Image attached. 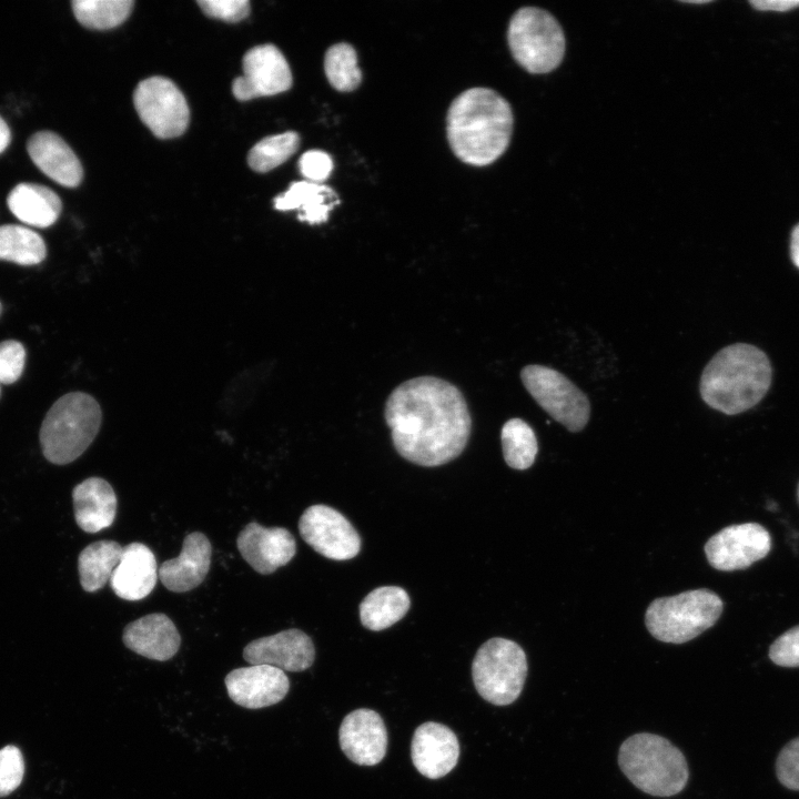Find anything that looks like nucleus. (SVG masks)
I'll return each instance as SVG.
<instances>
[{"mask_svg": "<svg viewBox=\"0 0 799 799\" xmlns=\"http://www.w3.org/2000/svg\"><path fill=\"white\" fill-rule=\"evenodd\" d=\"M384 416L397 453L419 466L455 459L471 435L472 418L462 392L435 376L415 377L395 387Z\"/></svg>", "mask_w": 799, "mask_h": 799, "instance_id": "nucleus-1", "label": "nucleus"}, {"mask_svg": "<svg viewBox=\"0 0 799 799\" xmlns=\"http://www.w3.org/2000/svg\"><path fill=\"white\" fill-rule=\"evenodd\" d=\"M509 103L488 88H472L457 95L447 112V139L463 162L485 166L508 148L513 133Z\"/></svg>", "mask_w": 799, "mask_h": 799, "instance_id": "nucleus-2", "label": "nucleus"}, {"mask_svg": "<svg viewBox=\"0 0 799 799\" xmlns=\"http://www.w3.org/2000/svg\"><path fill=\"white\" fill-rule=\"evenodd\" d=\"M770 361L757 346L736 343L721 348L704 368L699 392L711 408L727 415L748 411L768 392Z\"/></svg>", "mask_w": 799, "mask_h": 799, "instance_id": "nucleus-3", "label": "nucleus"}, {"mask_svg": "<svg viewBox=\"0 0 799 799\" xmlns=\"http://www.w3.org/2000/svg\"><path fill=\"white\" fill-rule=\"evenodd\" d=\"M618 763L634 786L655 797L679 793L689 778L684 754L654 734L640 732L627 738L619 748Z\"/></svg>", "mask_w": 799, "mask_h": 799, "instance_id": "nucleus-4", "label": "nucleus"}, {"mask_svg": "<svg viewBox=\"0 0 799 799\" xmlns=\"http://www.w3.org/2000/svg\"><path fill=\"white\" fill-rule=\"evenodd\" d=\"M102 412L98 402L82 392L68 393L48 411L40 429L44 457L57 465L75 461L100 429Z\"/></svg>", "mask_w": 799, "mask_h": 799, "instance_id": "nucleus-5", "label": "nucleus"}, {"mask_svg": "<svg viewBox=\"0 0 799 799\" xmlns=\"http://www.w3.org/2000/svg\"><path fill=\"white\" fill-rule=\"evenodd\" d=\"M720 597L706 588L657 598L648 606V631L664 643L684 644L715 625L722 611Z\"/></svg>", "mask_w": 799, "mask_h": 799, "instance_id": "nucleus-6", "label": "nucleus"}, {"mask_svg": "<svg viewBox=\"0 0 799 799\" xmlns=\"http://www.w3.org/2000/svg\"><path fill=\"white\" fill-rule=\"evenodd\" d=\"M507 41L514 59L530 73L556 69L565 54V36L560 24L546 10L520 8L512 17Z\"/></svg>", "mask_w": 799, "mask_h": 799, "instance_id": "nucleus-7", "label": "nucleus"}, {"mask_svg": "<svg viewBox=\"0 0 799 799\" xmlns=\"http://www.w3.org/2000/svg\"><path fill=\"white\" fill-rule=\"evenodd\" d=\"M527 675V659L515 641L495 637L485 641L472 663V677L479 696L496 706L514 702Z\"/></svg>", "mask_w": 799, "mask_h": 799, "instance_id": "nucleus-8", "label": "nucleus"}, {"mask_svg": "<svg viewBox=\"0 0 799 799\" xmlns=\"http://www.w3.org/2000/svg\"><path fill=\"white\" fill-rule=\"evenodd\" d=\"M523 385L536 403L569 432H580L590 417L586 394L560 372L538 364L523 367Z\"/></svg>", "mask_w": 799, "mask_h": 799, "instance_id": "nucleus-9", "label": "nucleus"}, {"mask_svg": "<svg viewBox=\"0 0 799 799\" xmlns=\"http://www.w3.org/2000/svg\"><path fill=\"white\" fill-rule=\"evenodd\" d=\"M133 102L141 121L160 139L181 135L188 128L190 110L180 89L168 78L141 81Z\"/></svg>", "mask_w": 799, "mask_h": 799, "instance_id": "nucleus-10", "label": "nucleus"}, {"mask_svg": "<svg viewBox=\"0 0 799 799\" xmlns=\"http://www.w3.org/2000/svg\"><path fill=\"white\" fill-rule=\"evenodd\" d=\"M299 530L306 544L328 559H351L361 549V537L355 528L327 505L306 508L299 520Z\"/></svg>", "mask_w": 799, "mask_h": 799, "instance_id": "nucleus-11", "label": "nucleus"}, {"mask_svg": "<svg viewBox=\"0 0 799 799\" xmlns=\"http://www.w3.org/2000/svg\"><path fill=\"white\" fill-rule=\"evenodd\" d=\"M771 548L768 530L757 523L736 524L716 533L705 545L708 563L716 569H744L763 558Z\"/></svg>", "mask_w": 799, "mask_h": 799, "instance_id": "nucleus-12", "label": "nucleus"}, {"mask_svg": "<svg viewBox=\"0 0 799 799\" xmlns=\"http://www.w3.org/2000/svg\"><path fill=\"white\" fill-rule=\"evenodd\" d=\"M292 85V73L283 53L273 44L250 49L243 57V75L232 84L240 101L279 94Z\"/></svg>", "mask_w": 799, "mask_h": 799, "instance_id": "nucleus-13", "label": "nucleus"}, {"mask_svg": "<svg viewBox=\"0 0 799 799\" xmlns=\"http://www.w3.org/2000/svg\"><path fill=\"white\" fill-rule=\"evenodd\" d=\"M224 684L229 697L247 709H261L280 702L290 689L285 672L269 665H251L230 671Z\"/></svg>", "mask_w": 799, "mask_h": 799, "instance_id": "nucleus-14", "label": "nucleus"}, {"mask_svg": "<svg viewBox=\"0 0 799 799\" xmlns=\"http://www.w3.org/2000/svg\"><path fill=\"white\" fill-rule=\"evenodd\" d=\"M243 658L250 665H269L283 671H303L315 658L312 639L302 630L291 628L249 643Z\"/></svg>", "mask_w": 799, "mask_h": 799, "instance_id": "nucleus-15", "label": "nucleus"}, {"mask_svg": "<svg viewBox=\"0 0 799 799\" xmlns=\"http://www.w3.org/2000/svg\"><path fill=\"white\" fill-rule=\"evenodd\" d=\"M387 730L374 710L360 708L346 715L340 726L338 741L346 757L360 766H375L387 750Z\"/></svg>", "mask_w": 799, "mask_h": 799, "instance_id": "nucleus-16", "label": "nucleus"}, {"mask_svg": "<svg viewBox=\"0 0 799 799\" xmlns=\"http://www.w3.org/2000/svg\"><path fill=\"white\" fill-rule=\"evenodd\" d=\"M236 546L245 562L262 575L286 565L296 552L295 539L286 528H267L254 522L239 533Z\"/></svg>", "mask_w": 799, "mask_h": 799, "instance_id": "nucleus-17", "label": "nucleus"}, {"mask_svg": "<svg viewBox=\"0 0 799 799\" xmlns=\"http://www.w3.org/2000/svg\"><path fill=\"white\" fill-rule=\"evenodd\" d=\"M411 757L421 775L428 779L442 778L451 772L458 761V739L445 725L424 722L414 731Z\"/></svg>", "mask_w": 799, "mask_h": 799, "instance_id": "nucleus-18", "label": "nucleus"}, {"mask_svg": "<svg viewBox=\"0 0 799 799\" xmlns=\"http://www.w3.org/2000/svg\"><path fill=\"white\" fill-rule=\"evenodd\" d=\"M212 558L209 538L193 532L185 536L180 555L161 564V583L171 591L184 593L198 587L206 577Z\"/></svg>", "mask_w": 799, "mask_h": 799, "instance_id": "nucleus-19", "label": "nucleus"}, {"mask_svg": "<svg viewBox=\"0 0 799 799\" xmlns=\"http://www.w3.org/2000/svg\"><path fill=\"white\" fill-rule=\"evenodd\" d=\"M159 568L152 550L141 543L123 547L119 564L113 570L110 585L114 594L125 600H140L153 590Z\"/></svg>", "mask_w": 799, "mask_h": 799, "instance_id": "nucleus-20", "label": "nucleus"}, {"mask_svg": "<svg viewBox=\"0 0 799 799\" xmlns=\"http://www.w3.org/2000/svg\"><path fill=\"white\" fill-rule=\"evenodd\" d=\"M122 640L135 654L159 661L171 659L181 644L175 625L161 613L143 616L127 625Z\"/></svg>", "mask_w": 799, "mask_h": 799, "instance_id": "nucleus-21", "label": "nucleus"}, {"mask_svg": "<svg viewBox=\"0 0 799 799\" xmlns=\"http://www.w3.org/2000/svg\"><path fill=\"white\" fill-rule=\"evenodd\" d=\"M32 162L51 180L67 188L78 186L83 178L80 160L67 142L52 131H39L27 143Z\"/></svg>", "mask_w": 799, "mask_h": 799, "instance_id": "nucleus-22", "label": "nucleus"}, {"mask_svg": "<svg viewBox=\"0 0 799 799\" xmlns=\"http://www.w3.org/2000/svg\"><path fill=\"white\" fill-rule=\"evenodd\" d=\"M74 518L87 533H98L110 527L117 514V495L112 486L101 477H89L72 490Z\"/></svg>", "mask_w": 799, "mask_h": 799, "instance_id": "nucleus-23", "label": "nucleus"}, {"mask_svg": "<svg viewBox=\"0 0 799 799\" xmlns=\"http://www.w3.org/2000/svg\"><path fill=\"white\" fill-rule=\"evenodd\" d=\"M7 204L18 220L41 229L54 224L62 210V202L54 191L29 182L17 184L10 191Z\"/></svg>", "mask_w": 799, "mask_h": 799, "instance_id": "nucleus-24", "label": "nucleus"}, {"mask_svg": "<svg viewBox=\"0 0 799 799\" xmlns=\"http://www.w3.org/2000/svg\"><path fill=\"white\" fill-rule=\"evenodd\" d=\"M337 203V195L331 188L300 181L292 183L286 192L275 198L274 208L280 211L297 209L300 221L315 224L325 222Z\"/></svg>", "mask_w": 799, "mask_h": 799, "instance_id": "nucleus-25", "label": "nucleus"}, {"mask_svg": "<svg viewBox=\"0 0 799 799\" xmlns=\"http://www.w3.org/2000/svg\"><path fill=\"white\" fill-rule=\"evenodd\" d=\"M409 606V596L402 587L375 588L360 604L361 623L370 630L386 629L401 620L408 611Z\"/></svg>", "mask_w": 799, "mask_h": 799, "instance_id": "nucleus-26", "label": "nucleus"}, {"mask_svg": "<svg viewBox=\"0 0 799 799\" xmlns=\"http://www.w3.org/2000/svg\"><path fill=\"white\" fill-rule=\"evenodd\" d=\"M122 550L123 547L114 540H99L82 549L78 566L80 583L85 591H97L110 580Z\"/></svg>", "mask_w": 799, "mask_h": 799, "instance_id": "nucleus-27", "label": "nucleus"}, {"mask_svg": "<svg viewBox=\"0 0 799 799\" xmlns=\"http://www.w3.org/2000/svg\"><path fill=\"white\" fill-rule=\"evenodd\" d=\"M45 255V243L36 231L17 224L0 226V260L34 265L41 263Z\"/></svg>", "mask_w": 799, "mask_h": 799, "instance_id": "nucleus-28", "label": "nucleus"}, {"mask_svg": "<svg viewBox=\"0 0 799 799\" xmlns=\"http://www.w3.org/2000/svg\"><path fill=\"white\" fill-rule=\"evenodd\" d=\"M503 455L506 464L514 469L530 467L538 452L533 428L520 418H510L500 432Z\"/></svg>", "mask_w": 799, "mask_h": 799, "instance_id": "nucleus-29", "label": "nucleus"}, {"mask_svg": "<svg viewBox=\"0 0 799 799\" xmlns=\"http://www.w3.org/2000/svg\"><path fill=\"white\" fill-rule=\"evenodd\" d=\"M132 0H74L72 10L77 20L89 29L107 30L127 20Z\"/></svg>", "mask_w": 799, "mask_h": 799, "instance_id": "nucleus-30", "label": "nucleus"}, {"mask_svg": "<svg viewBox=\"0 0 799 799\" xmlns=\"http://www.w3.org/2000/svg\"><path fill=\"white\" fill-rule=\"evenodd\" d=\"M324 71L330 84L337 91H353L362 81L356 51L345 42L328 48L324 58Z\"/></svg>", "mask_w": 799, "mask_h": 799, "instance_id": "nucleus-31", "label": "nucleus"}, {"mask_svg": "<svg viewBox=\"0 0 799 799\" xmlns=\"http://www.w3.org/2000/svg\"><path fill=\"white\" fill-rule=\"evenodd\" d=\"M300 145V135L294 131L266 136L249 152L247 163L256 172H267L284 163Z\"/></svg>", "mask_w": 799, "mask_h": 799, "instance_id": "nucleus-32", "label": "nucleus"}, {"mask_svg": "<svg viewBox=\"0 0 799 799\" xmlns=\"http://www.w3.org/2000/svg\"><path fill=\"white\" fill-rule=\"evenodd\" d=\"M24 775V761L16 746H6L0 750V797L16 790Z\"/></svg>", "mask_w": 799, "mask_h": 799, "instance_id": "nucleus-33", "label": "nucleus"}, {"mask_svg": "<svg viewBox=\"0 0 799 799\" xmlns=\"http://www.w3.org/2000/svg\"><path fill=\"white\" fill-rule=\"evenodd\" d=\"M26 350L13 340L0 343V384L17 382L24 368Z\"/></svg>", "mask_w": 799, "mask_h": 799, "instance_id": "nucleus-34", "label": "nucleus"}, {"mask_svg": "<svg viewBox=\"0 0 799 799\" xmlns=\"http://www.w3.org/2000/svg\"><path fill=\"white\" fill-rule=\"evenodd\" d=\"M776 772L785 787L799 790V737L789 741L779 752Z\"/></svg>", "mask_w": 799, "mask_h": 799, "instance_id": "nucleus-35", "label": "nucleus"}, {"mask_svg": "<svg viewBox=\"0 0 799 799\" xmlns=\"http://www.w3.org/2000/svg\"><path fill=\"white\" fill-rule=\"evenodd\" d=\"M770 659L782 667H799V625L778 637L769 649Z\"/></svg>", "mask_w": 799, "mask_h": 799, "instance_id": "nucleus-36", "label": "nucleus"}, {"mask_svg": "<svg viewBox=\"0 0 799 799\" xmlns=\"http://www.w3.org/2000/svg\"><path fill=\"white\" fill-rule=\"evenodd\" d=\"M202 11L212 18L237 22L250 13L247 0H199Z\"/></svg>", "mask_w": 799, "mask_h": 799, "instance_id": "nucleus-37", "label": "nucleus"}, {"mask_svg": "<svg viewBox=\"0 0 799 799\" xmlns=\"http://www.w3.org/2000/svg\"><path fill=\"white\" fill-rule=\"evenodd\" d=\"M300 171L310 182L320 183L325 181L332 170L331 156L321 150L306 151L299 161Z\"/></svg>", "mask_w": 799, "mask_h": 799, "instance_id": "nucleus-38", "label": "nucleus"}, {"mask_svg": "<svg viewBox=\"0 0 799 799\" xmlns=\"http://www.w3.org/2000/svg\"><path fill=\"white\" fill-rule=\"evenodd\" d=\"M749 3L759 11L787 12L799 7V0H751Z\"/></svg>", "mask_w": 799, "mask_h": 799, "instance_id": "nucleus-39", "label": "nucleus"}, {"mask_svg": "<svg viewBox=\"0 0 799 799\" xmlns=\"http://www.w3.org/2000/svg\"><path fill=\"white\" fill-rule=\"evenodd\" d=\"M790 257L792 263L799 269V223L792 229L790 235Z\"/></svg>", "mask_w": 799, "mask_h": 799, "instance_id": "nucleus-40", "label": "nucleus"}, {"mask_svg": "<svg viewBox=\"0 0 799 799\" xmlns=\"http://www.w3.org/2000/svg\"><path fill=\"white\" fill-rule=\"evenodd\" d=\"M10 140V129L7 122L0 117V153H2L8 148Z\"/></svg>", "mask_w": 799, "mask_h": 799, "instance_id": "nucleus-41", "label": "nucleus"}, {"mask_svg": "<svg viewBox=\"0 0 799 799\" xmlns=\"http://www.w3.org/2000/svg\"><path fill=\"white\" fill-rule=\"evenodd\" d=\"M798 502H799V485H798Z\"/></svg>", "mask_w": 799, "mask_h": 799, "instance_id": "nucleus-42", "label": "nucleus"}, {"mask_svg": "<svg viewBox=\"0 0 799 799\" xmlns=\"http://www.w3.org/2000/svg\"><path fill=\"white\" fill-rule=\"evenodd\" d=\"M1 310H2V306H1V303H0V314H1Z\"/></svg>", "mask_w": 799, "mask_h": 799, "instance_id": "nucleus-43", "label": "nucleus"}, {"mask_svg": "<svg viewBox=\"0 0 799 799\" xmlns=\"http://www.w3.org/2000/svg\"><path fill=\"white\" fill-rule=\"evenodd\" d=\"M1 385V384H0ZM0 394H1V386H0Z\"/></svg>", "mask_w": 799, "mask_h": 799, "instance_id": "nucleus-44", "label": "nucleus"}]
</instances>
